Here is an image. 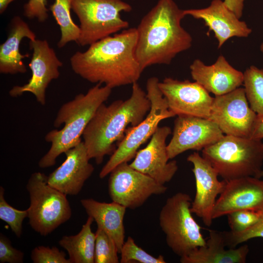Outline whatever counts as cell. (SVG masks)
I'll return each mask as SVG.
<instances>
[{
  "label": "cell",
  "mask_w": 263,
  "mask_h": 263,
  "mask_svg": "<svg viewBox=\"0 0 263 263\" xmlns=\"http://www.w3.org/2000/svg\"><path fill=\"white\" fill-rule=\"evenodd\" d=\"M136 28L122 30L77 51L70 58L75 74L113 89L137 82L143 72L135 56Z\"/></svg>",
  "instance_id": "cell-1"
},
{
  "label": "cell",
  "mask_w": 263,
  "mask_h": 263,
  "mask_svg": "<svg viewBox=\"0 0 263 263\" xmlns=\"http://www.w3.org/2000/svg\"><path fill=\"white\" fill-rule=\"evenodd\" d=\"M184 10L173 0H159L137 27L135 56L143 71L156 64H169L179 53L189 49L190 34L181 25Z\"/></svg>",
  "instance_id": "cell-2"
},
{
  "label": "cell",
  "mask_w": 263,
  "mask_h": 263,
  "mask_svg": "<svg viewBox=\"0 0 263 263\" xmlns=\"http://www.w3.org/2000/svg\"><path fill=\"white\" fill-rule=\"evenodd\" d=\"M150 104L146 93L137 82L132 84V94L125 100H115L107 106L102 104L86 127L83 143L90 159L97 164L116 149L115 143L124 137L129 125L135 126L146 117Z\"/></svg>",
  "instance_id": "cell-3"
},
{
  "label": "cell",
  "mask_w": 263,
  "mask_h": 263,
  "mask_svg": "<svg viewBox=\"0 0 263 263\" xmlns=\"http://www.w3.org/2000/svg\"><path fill=\"white\" fill-rule=\"evenodd\" d=\"M112 89L97 83L85 94H79L63 104L59 108L54 126L60 130H53L45 136L51 145L48 152L38 162L40 168L54 166L56 158L63 153L81 142V137L99 107L110 97Z\"/></svg>",
  "instance_id": "cell-4"
},
{
  "label": "cell",
  "mask_w": 263,
  "mask_h": 263,
  "mask_svg": "<svg viewBox=\"0 0 263 263\" xmlns=\"http://www.w3.org/2000/svg\"><path fill=\"white\" fill-rule=\"evenodd\" d=\"M202 156L226 181L247 176L261 178L262 140L225 135L215 143L204 149Z\"/></svg>",
  "instance_id": "cell-5"
},
{
  "label": "cell",
  "mask_w": 263,
  "mask_h": 263,
  "mask_svg": "<svg viewBox=\"0 0 263 263\" xmlns=\"http://www.w3.org/2000/svg\"><path fill=\"white\" fill-rule=\"evenodd\" d=\"M159 82L154 76L147 80L146 94L150 102V111L141 122L127 129L124 137L101 169L100 178L105 177L120 164L134 158L139 148L151 138L160 122L176 116L169 109L167 101L159 88Z\"/></svg>",
  "instance_id": "cell-6"
},
{
  "label": "cell",
  "mask_w": 263,
  "mask_h": 263,
  "mask_svg": "<svg viewBox=\"0 0 263 263\" xmlns=\"http://www.w3.org/2000/svg\"><path fill=\"white\" fill-rule=\"evenodd\" d=\"M192 200L186 193L168 198L159 213V225L168 246L180 258L205 244L201 227L192 216Z\"/></svg>",
  "instance_id": "cell-7"
},
{
  "label": "cell",
  "mask_w": 263,
  "mask_h": 263,
  "mask_svg": "<svg viewBox=\"0 0 263 263\" xmlns=\"http://www.w3.org/2000/svg\"><path fill=\"white\" fill-rule=\"evenodd\" d=\"M71 3L80 23L76 42L80 46H89L129 26L121 13L132 7L122 0H71Z\"/></svg>",
  "instance_id": "cell-8"
},
{
  "label": "cell",
  "mask_w": 263,
  "mask_h": 263,
  "mask_svg": "<svg viewBox=\"0 0 263 263\" xmlns=\"http://www.w3.org/2000/svg\"><path fill=\"white\" fill-rule=\"evenodd\" d=\"M26 188L30 202L29 223L36 232L47 236L70 219L72 209L67 195L48 185L44 173L32 174Z\"/></svg>",
  "instance_id": "cell-9"
},
{
  "label": "cell",
  "mask_w": 263,
  "mask_h": 263,
  "mask_svg": "<svg viewBox=\"0 0 263 263\" xmlns=\"http://www.w3.org/2000/svg\"><path fill=\"white\" fill-rule=\"evenodd\" d=\"M167 187L133 169L128 162L117 166L110 173L108 192L112 201L127 208L142 206L152 195H161Z\"/></svg>",
  "instance_id": "cell-10"
},
{
  "label": "cell",
  "mask_w": 263,
  "mask_h": 263,
  "mask_svg": "<svg viewBox=\"0 0 263 263\" xmlns=\"http://www.w3.org/2000/svg\"><path fill=\"white\" fill-rule=\"evenodd\" d=\"M244 88L215 96L208 119L225 135L250 138L257 113L249 106Z\"/></svg>",
  "instance_id": "cell-11"
},
{
  "label": "cell",
  "mask_w": 263,
  "mask_h": 263,
  "mask_svg": "<svg viewBox=\"0 0 263 263\" xmlns=\"http://www.w3.org/2000/svg\"><path fill=\"white\" fill-rule=\"evenodd\" d=\"M32 56L28 66L32 75L23 85L14 86L9 91L13 97L26 92L31 93L41 105L46 104V90L50 83L59 76V68L63 65L53 48L46 40L36 39L29 41Z\"/></svg>",
  "instance_id": "cell-12"
},
{
  "label": "cell",
  "mask_w": 263,
  "mask_h": 263,
  "mask_svg": "<svg viewBox=\"0 0 263 263\" xmlns=\"http://www.w3.org/2000/svg\"><path fill=\"white\" fill-rule=\"evenodd\" d=\"M224 134L211 120L199 117L178 115L172 138L167 145L169 160L188 150H202L223 138Z\"/></svg>",
  "instance_id": "cell-13"
},
{
  "label": "cell",
  "mask_w": 263,
  "mask_h": 263,
  "mask_svg": "<svg viewBox=\"0 0 263 263\" xmlns=\"http://www.w3.org/2000/svg\"><path fill=\"white\" fill-rule=\"evenodd\" d=\"M158 87L175 115L208 118L214 97L197 82L166 77Z\"/></svg>",
  "instance_id": "cell-14"
},
{
  "label": "cell",
  "mask_w": 263,
  "mask_h": 263,
  "mask_svg": "<svg viewBox=\"0 0 263 263\" xmlns=\"http://www.w3.org/2000/svg\"><path fill=\"white\" fill-rule=\"evenodd\" d=\"M187 161L193 165L196 193L190 210L207 226H210L217 197L223 191L225 180L219 181V175L211 164L197 152L188 156Z\"/></svg>",
  "instance_id": "cell-15"
},
{
  "label": "cell",
  "mask_w": 263,
  "mask_h": 263,
  "mask_svg": "<svg viewBox=\"0 0 263 263\" xmlns=\"http://www.w3.org/2000/svg\"><path fill=\"white\" fill-rule=\"evenodd\" d=\"M171 133L169 127H159L148 145L137 151L130 166L160 184L169 182L178 169L176 161H169L166 139Z\"/></svg>",
  "instance_id": "cell-16"
},
{
  "label": "cell",
  "mask_w": 263,
  "mask_h": 263,
  "mask_svg": "<svg viewBox=\"0 0 263 263\" xmlns=\"http://www.w3.org/2000/svg\"><path fill=\"white\" fill-rule=\"evenodd\" d=\"M263 207V180L252 176L226 181L214 207L213 219L239 210Z\"/></svg>",
  "instance_id": "cell-17"
},
{
  "label": "cell",
  "mask_w": 263,
  "mask_h": 263,
  "mask_svg": "<svg viewBox=\"0 0 263 263\" xmlns=\"http://www.w3.org/2000/svg\"><path fill=\"white\" fill-rule=\"evenodd\" d=\"M64 153L66 159L47 176V183L66 195H76L92 175L94 168L89 162L83 141Z\"/></svg>",
  "instance_id": "cell-18"
},
{
  "label": "cell",
  "mask_w": 263,
  "mask_h": 263,
  "mask_svg": "<svg viewBox=\"0 0 263 263\" xmlns=\"http://www.w3.org/2000/svg\"><path fill=\"white\" fill-rule=\"evenodd\" d=\"M184 15L203 20L209 31H213L220 48L233 37L246 38L252 32L244 21L225 5L221 0H213L207 7L184 10Z\"/></svg>",
  "instance_id": "cell-19"
},
{
  "label": "cell",
  "mask_w": 263,
  "mask_h": 263,
  "mask_svg": "<svg viewBox=\"0 0 263 263\" xmlns=\"http://www.w3.org/2000/svg\"><path fill=\"white\" fill-rule=\"evenodd\" d=\"M189 69L192 78L215 96L228 93L243 84L244 73L232 67L223 55L210 65L196 59Z\"/></svg>",
  "instance_id": "cell-20"
},
{
  "label": "cell",
  "mask_w": 263,
  "mask_h": 263,
  "mask_svg": "<svg viewBox=\"0 0 263 263\" xmlns=\"http://www.w3.org/2000/svg\"><path fill=\"white\" fill-rule=\"evenodd\" d=\"M223 232L209 231L204 245L198 247L186 256L180 258L181 263H245L249 246L225 249Z\"/></svg>",
  "instance_id": "cell-21"
},
{
  "label": "cell",
  "mask_w": 263,
  "mask_h": 263,
  "mask_svg": "<svg viewBox=\"0 0 263 263\" xmlns=\"http://www.w3.org/2000/svg\"><path fill=\"white\" fill-rule=\"evenodd\" d=\"M80 203L88 216L96 223L114 241L119 253L125 242L124 218L127 208L114 202H100L93 198L83 199Z\"/></svg>",
  "instance_id": "cell-22"
},
{
  "label": "cell",
  "mask_w": 263,
  "mask_h": 263,
  "mask_svg": "<svg viewBox=\"0 0 263 263\" xmlns=\"http://www.w3.org/2000/svg\"><path fill=\"white\" fill-rule=\"evenodd\" d=\"M10 30L6 40L0 46V73L4 74H24L27 69L22 59L29 56L22 55L20 44L23 38L36 39L28 24L19 16L11 20Z\"/></svg>",
  "instance_id": "cell-23"
},
{
  "label": "cell",
  "mask_w": 263,
  "mask_h": 263,
  "mask_svg": "<svg viewBox=\"0 0 263 263\" xmlns=\"http://www.w3.org/2000/svg\"><path fill=\"white\" fill-rule=\"evenodd\" d=\"M94 221L88 216L81 230L76 235L64 236L59 244L69 255L71 263H94L95 234L91 229Z\"/></svg>",
  "instance_id": "cell-24"
},
{
  "label": "cell",
  "mask_w": 263,
  "mask_h": 263,
  "mask_svg": "<svg viewBox=\"0 0 263 263\" xmlns=\"http://www.w3.org/2000/svg\"><path fill=\"white\" fill-rule=\"evenodd\" d=\"M71 0H55L50 7L60 30V38L57 43L59 48L70 42H77L79 37V27L75 23L71 17Z\"/></svg>",
  "instance_id": "cell-25"
},
{
  "label": "cell",
  "mask_w": 263,
  "mask_h": 263,
  "mask_svg": "<svg viewBox=\"0 0 263 263\" xmlns=\"http://www.w3.org/2000/svg\"><path fill=\"white\" fill-rule=\"evenodd\" d=\"M243 85L250 108L263 115V69L251 66L244 73Z\"/></svg>",
  "instance_id": "cell-26"
},
{
  "label": "cell",
  "mask_w": 263,
  "mask_h": 263,
  "mask_svg": "<svg viewBox=\"0 0 263 263\" xmlns=\"http://www.w3.org/2000/svg\"><path fill=\"white\" fill-rule=\"evenodd\" d=\"M94 263H118L119 253L112 238L104 230L97 228L95 233Z\"/></svg>",
  "instance_id": "cell-27"
},
{
  "label": "cell",
  "mask_w": 263,
  "mask_h": 263,
  "mask_svg": "<svg viewBox=\"0 0 263 263\" xmlns=\"http://www.w3.org/2000/svg\"><path fill=\"white\" fill-rule=\"evenodd\" d=\"M4 189L0 187V219L6 223L16 236L19 238L22 233V223L28 217L27 209L18 210L7 202L4 197Z\"/></svg>",
  "instance_id": "cell-28"
},
{
  "label": "cell",
  "mask_w": 263,
  "mask_h": 263,
  "mask_svg": "<svg viewBox=\"0 0 263 263\" xmlns=\"http://www.w3.org/2000/svg\"><path fill=\"white\" fill-rule=\"evenodd\" d=\"M120 254L121 263H165L162 255L154 257L138 246L133 238L129 236L124 242Z\"/></svg>",
  "instance_id": "cell-29"
},
{
  "label": "cell",
  "mask_w": 263,
  "mask_h": 263,
  "mask_svg": "<svg viewBox=\"0 0 263 263\" xmlns=\"http://www.w3.org/2000/svg\"><path fill=\"white\" fill-rule=\"evenodd\" d=\"M259 218L252 226L241 232L223 231L226 247L235 248L239 244L255 238H263V207L257 210Z\"/></svg>",
  "instance_id": "cell-30"
},
{
  "label": "cell",
  "mask_w": 263,
  "mask_h": 263,
  "mask_svg": "<svg viewBox=\"0 0 263 263\" xmlns=\"http://www.w3.org/2000/svg\"><path fill=\"white\" fill-rule=\"evenodd\" d=\"M230 231L241 232L254 225L259 220L257 210L243 209L231 212L227 215Z\"/></svg>",
  "instance_id": "cell-31"
},
{
  "label": "cell",
  "mask_w": 263,
  "mask_h": 263,
  "mask_svg": "<svg viewBox=\"0 0 263 263\" xmlns=\"http://www.w3.org/2000/svg\"><path fill=\"white\" fill-rule=\"evenodd\" d=\"M31 257L34 263H71L66 254L55 246H37L32 250Z\"/></svg>",
  "instance_id": "cell-32"
},
{
  "label": "cell",
  "mask_w": 263,
  "mask_h": 263,
  "mask_svg": "<svg viewBox=\"0 0 263 263\" xmlns=\"http://www.w3.org/2000/svg\"><path fill=\"white\" fill-rule=\"evenodd\" d=\"M24 253L13 247L10 240L2 233L0 234V263H23Z\"/></svg>",
  "instance_id": "cell-33"
},
{
  "label": "cell",
  "mask_w": 263,
  "mask_h": 263,
  "mask_svg": "<svg viewBox=\"0 0 263 263\" xmlns=\"http://www.w3.org/2000/svg\"><path fill=\"white\" fill-rule=\"evenodd\" d=\"M47 0H29L24 6V15L30 19L43 22L47 19Z\"/></svg>",
  "instance_id": "cell-34"
},
{
  "label": "cell",
  "mask_w": 263,
  "mask_h": 263,
  "mask_svg": "<svg viewBox=\"0 0 263 263\" xmlns=\"http://www.w3.org/2000/svg\"><path fill=\"white\" fill-rule=\"evenodd\" d=\"M245 0H224V2L227 7L232 11L239 19L243 15Z\"/></svg>",
  "instance_id": "cell-35"
},
{
  "label": "cell",
  "mask_w": 263,
  "mask_h": 263,
  "mask_svg": "<svg viewBox=\"0 0 263 263\" xmlns=\"http://www.w3.org/2000/svg\"><path fill=\"white\" fill-rule=\"evenodd\" d=\"M250 138L260 140L263 139V115H257Z\"/></svg>",
  "instance_id": "cell-36"
},
{
  "label": "cell",
  "mask_w": 263,
  "mask_h": 263,
  "mask_svg": "<svg viewBox=\"0 0 263 263\" xmlns=\"http://www.w3.org/2000/svg\"><path fill=\"white\" fill-rule=\"evenodd\" d=\"M15 0H0V13L2 14L7 8L8 5Z\"/></svg>",
  "instance_id": "cell-37"
},
{
  "label": "cell",
  "mask_w": 263,
  "mask_h": 263,
  "mask_svg": "<svg viewBox=\"0 0 263 263\" xmlns=\"http://www.w3.org/2000/svg\"><path fill=\"white\" fill-rule=\"evenodd\" d=\"M260 50L263 53V42L261 44L260 46Z\"/></svg>",
  "instance_id": "cell-38"
},
{
  "label": "cell",
  "mask_w": 263,
  "mask_h": 263,
  "mask_svg": "<svg viewBox=\"0 0 263 263\" xmlns=\"http://www.w3.org/2000/svg\"><path fill=\"white\" fill-rule=\"evenodd\" d=\"M263 176V169L262 170L261 173V177H262Z\"/></svg>",
  "instance_id": "cell-39"
},
{
  "label": "cell",
  "mask_w": 263,
  "mask_h": 263,
  "mask_svg": "<svg viewBox=\"0 0 263 263\" xmlns=\"http://www.w3.org/2000/svg\"></svg>",
  "instance_id": "cell-40"
}]
</instances>
